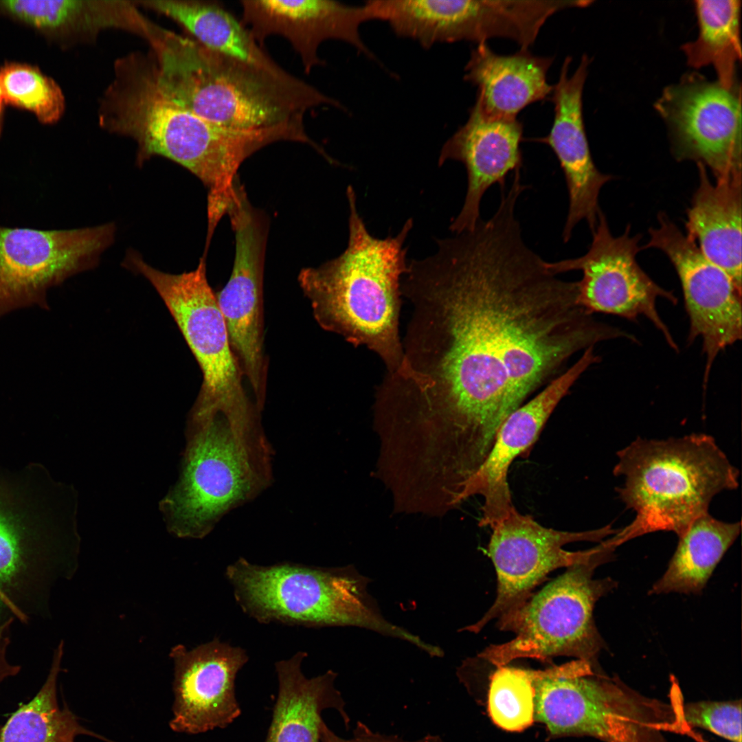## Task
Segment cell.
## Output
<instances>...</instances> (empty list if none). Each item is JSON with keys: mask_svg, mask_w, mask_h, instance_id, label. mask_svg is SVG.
<instances>
[{"mask_svg": "<svg viewBox=\"0 0 742 742\" xmlns=\"http://www.w3.org/2000/svg\"><path fill=\"white\" fill-rule=\"evenodd\" d=\"M321 742H443L438 736L428 734L418 740L407 741L396 736L383 735L372 732L361 722H358L350 739L340 738L324 723L322 728Z\"/></svg>", "mask_w": 742, "mask_h": 742, "instance_id": "cell-34", "label": "cell"}, {"mask_svg": "<svg viewBox=\"0 0 742 742\" xmlns=\"http://www.w3.org/2000/svg\"><path fill=\"white\" fill-rule=\"evenodd\" d=\"M74 488L42 464L0 471V627L50 616L56 583L76 566Z\"/></svg>", "mask_w": 742, "mask_h": 742, "instance_id": "cell-2", "label": "cell"}, {"mask_svg": "<svg viewBox=\"0 0 742 742\" xmlns=\"http://www.w3.org/2000/svg\"><path fill=\"white\" fill-rule=\"evenodd\" d=\"M0 8L28 24L46 30L66 29L86 34L90 23L89 1H2Z\"/></svg>", "mask_w": 742, "mask_h": 742, "instance_id": "cell-32", "label": "cell"}, {"mask_svg": "<svg viewBox=\"0 0 742 742\" xmlns=\"http://www.w3.org/2000/svg\"><path fill=\"white\" fill-rule=\"evenodd\" d=\"M571 58L565 59L559 80L553 87L552 100L554 120L549 134L538 139L554 153L564 174L569 195V209L562 237L567 243L574 227L585 220L594 230L600 212L598 197L602 187L612 176L602 173L592 157L587 139L583 114V91L589 60L581 63L569 76Z\"/></svg>", "mask_w": 742, "mask_h": 742, "instance_id": "cell-21", "label": "cell"}, {"mask_svg": "<svg viewBox=\"0 0 742 742\" xmlns=\"http://www.w3.org/2000/svg\"><path fill=\"white\" fill-rule=\"evenodd\" d=\"M658 223L646 247L664 253L677 273L690 321L688 341L702 340L706 385L717 355L741 339V290L666 215L660 214Z\"/></svg>", "mask_w": 742, "mask_h": 742, "instance_id": "cell-17", "label": "cell"}, {"mask_svg": "<svg viewBox=\"0 0 742 742\" xmlns=\"http://www.w3.org/2000/svg\"><path fill=\"white\" fill-rule=\"evenodd\" d=\"M655 108L679 158L708 166L716 178L741 172L740 86L728 89L690 73L666 87Z\"/></svg>", "mask_w": 742, "mask_h": 742, "instance_id": "cell-15", "label": "cell"}, {"mask_svg": "<svg viewBox=\"0 0 742 742\" xmlns=\"http://www.w3.org/2000/svg\"><path fill=\"white\" fill-rule=\"evenodd\" d=\"M0 91L3 101L33 112L45 123L58 120L65 102L59 87L37 69L10 64L0 70Z\"/></svg>", "mask_w": 742, "mask_h": 742, "instance_id": "cell-31", "label": "cell"}, {"mask_svg": "<svg viewBox=\"0 0 742 742\" xmlns=\"http://www.w3.org/2000/svg\"><path fill=\"white\" fill-rule=\"evenodd\" d=\"M740 531V521H722L708 512L697 517L678 537L666 570L649 594L700 593Z\"/></svg>", "mask_w": 742, "mask_h": 742, "instance_id": "cell-27", "label": "cell"}, {"mask_svg": "<svg viewBox=\"0 0 742 742\" xmlns=\"http://www.w3.org/2000/svg\"><path fill=\"white\" fill-rule=\"evenodd\" d=\"M225 577L247 615L263 624L306 627L354 626L420 647L422 640L386 620L368 592L370 579L353 566L290 562L260 565L240 557Z\"/></svg>", "mask_w": 742, "mask_h": 742, "instance_id": "cell-8", "label": "cell"}, {"mask_svg": "<svg viewBox=\"0 0 742 742\" xmlns=\"http://www.w3.org/2000/svg\"><path fill=\"white\" fill-rule=\"evenodd\" d=\"M241 5L243 22L253 38L262 43L272 34L286 38L300 56L306 73L324 65L318 48L327 40L345 42L377 60L360 34L361 25L374 20L366 2L357 6L327 0H247Z\"/></svg>", "mask_w": 742, "mask_h": 742, "instance_id": "cell-20", "label": "cell"}, {"mask_svg": "<svg viewBox=\"0 0 742 742\" xmlns=\"http://www.w3.org/2000/svg\"><path fill=\"white\" fill-rule=\"evenodd\" d=\"M454 234L409 261L401 280L411 306L403 394L431 438L482 460L510 414L618 330L580 306L577 281L550 272L526 245L513 205Z\"/></svg>", "mask_w": 742, "mask_h": 742, "instance_id": "cell-1", "label": "cell"}, {"mask_svg": "<svg viewBox=\"0 0 742 742\" xmlns=\"http://www.w3.org/2000/svg\"><path fill=\"white\" fill-rule=\"evenodd\" d=\"M235 234V257L230 278L216 294L232 352L263 409L267 361L264 352L263 277L266 226L246 198L229 210Z\"/></svg>", "mask_w": 742, "mask_h": 742, "instance_id": "cell-16", "label": "cell"}, {"mask_svg": "<svg viewBox=\"0 0 742 742\" xmlns=\"http://www.w3.org/2000/svg\"><path fill=\"white\" fill-rule=\"evenodd\" d=\"M552 61L523 49L499 55L483 43L472 50L464 77L477 88V100L486 113L517 118L526 106L552 93L547 73Z\"/></svg>", "mask_w": 742, "mask_h": 742, "instance_id": "cell-24", "label": "cell"}, {"mask_svg": "<svg viewBox=\"0 0 742 742\" xmlns=\"http://www.w3.org/2000/svg\"><path fill=\"white\" fill-rule=\"evenodd\" d=\"M699 32L697 38L682 49L694 68L712 65L718 82L728 89L739 86L737 63L741 58L740 42L741 1H695Z\"/></svg>", "mask_w": 742, "mask_h": 742, "instance_id": "cell-28", "label": "cell"}, {"mask_svg": "<svg viewBox=\"0 0 742 742\" xmlns=\"http://www.w3.org/2000/svg\"><path fill=\"white\" fill-rule=\"evenodd\" d=\"M175 663V701L171 729L199 734L231 723L240 713L235 679L248 661L245 649L218 638L188 650L178 644Z\"/></svg>", "mask_w": 742, "mask_h": 742, "instance_id": "cell-19", "label": "cell"}, {"mask_svg": "<svg viewBox=\"0 0 742 742\" xmlns=\"http://www.w3.org/2000/svg\"><path fill=\"white\" fill-rule=\"evenodd\" d=\"M614 469L624 479L616 489L636 513L611 538L616 548L641 535L671 531L679 537L712 498L739 486V471L710 436L693 434L666 440L637 438L617 453Z\"/></svg>", "mask_w": 742, "mask_h": 742, "instance_id": "cell-5", "label": "cell"}, {"mask_svg": "<svg viewBox=\"0 0 742 742\" xmlns=\"http://www.w3.org/2000/svg\"><path fill=\"white\" fill-rule=\"evenodd\" d=\"M522 138L523 126L517 118L489 115L476 99L467 121L445 142L438 157L439 166L456 161L466 172L465 199L450 224L452 233L473 230L480 220V203L486 190L494 184L504 188L507 175L521 168Z\"/></svg>", "mask_w": 742, "mask_h": 742, "instance_id": "cell-22", "label": "cell"}, {"mask_svg": "<svg viewBox=\"0 0 742 742\" xmlns=\"http://www.w3.org/2000/svg\"><path fill=\"white\" fill-rule=\"evenodd\" d=\"M491 529L488 555L496 571L497 596L484 616L462 631L479 633L492 620L521 605L550 572L587 561L605 546L603 541L588 550L567 551L565 544L597 542L617 532L610 525L582 532L557 530L516 508Z\"/></svg>", "mask_w": 742, "mask_h": 742, "instance_id": "cell-13", "label": "cell"}, {"mask_svg": "<svg viewBox=\"0 0 742 742\" xmlns=\"http://www.w3.org/2000/svg\"><path fill=\"white\" fill-rule=\"evenodd\" d=\"M136 3L175 20L208 49L270 72L284 71L258 47L247 27L218 5L189 0Z\"/></svg>", "mask_w": 742, "mask_h": 742, "instance_id": "cell-26", "label": "cell"}, {"mask_svg": "<svg viewBox=\"0 0 742 742\" xmlns=\"http://www.w3.org/2000/svg\"><path fill=\"white\" fill-rule=\"evenodd\" d=\"M346 196V248L319 267L302 269L298 282L323 329L367 346L393 372L403 359L398 334L401 282L407 271L405 243L413 220L406 221L395 236L376 238L359 212L352 186L347 187Z\"/></svg>", "mask_w": 742, "mask_h": 742, "instance_id": "cell-3", "label": "cell"}, {"mask_svg": "<svg viewBox=\"0 0 742 742\" xmlns=\"http://www.w3.org/2000/svg\"><path fill=\"white\" fill-rule=\"evenodd\" d=\"M614 548H605L587 561L574 565L534 593L519 606L497 618V627L513 632L511 640L491 644L477 656L497 667L520 658L543 662L567 656L589 662L594 668L605 642L596 627V602L617 583L609 577L596 579L595 570L609 561Z\"/></svg>", "mask_w": 742, "mask_h": 742, "instance_id": "cell-9", "label": "cell"}, {"mask_svg": "<svg viewBox=\"0 0 742 742\" xmlns=\"http://www.w3.org/2000/svg\"><path fill=\"white\" fill-rule=\"evenodd\" d=\"M588 662L576 660L545 670L502 666L490 677L488 710L493 723L504 730L520 732L535 721L536 682L553 675L582 676L595 673Z\"/></svg>", "mask_w": 742, "mask_h": 742, "instance_id": "cell-29", "label": "cell"}, {"mask_svg": "<svg viewBox=\"0 0 742 742\" xmlns=\"http://www.w3.org/2000/svg\"><path fill=\"white\" fill-rule=\"evenodd\" d=\"M535 720L551 737L589 736L605 742H666L679 731L675 704L644 697L600 672L548 676L536 682Z\"/></svg>", "mask_w": 742, "mask_h": 742, "instance_id": "cell-10", "label": "cell"}, {"mask_svg": "<svg viewBox=\"0 0 742 742\" xmlns=\"http://www.w3.org/2000/svg\"><path fill=\"white\" fill-rule=\"evenodd\" d=\"M159 85L183 106L227 128L303 125L304 112L339 101L285 71L273 73L168 31L154 44Z\"/></svg>", "mask_w": 742, "mask_h": 742, "instance_id": "cell-4", "label": "cell"}, {"mask_svg": "<svg viewBox=\"0 0 742 742\" xmlns=\"http://www.w3.org/2000/svg\"><path fill=\"white\" fill-rule=\"evenodd\" d=\"M307 655L298 651L275 664L278 695L267 742H321L325 723L322 712L328 708L337 710L346 725L349 722L345 702L335 686L337 673L330 670L307 678L301 669Z\"/></svg>", "mask_w": 742, "mask_h": 742, "instance_id": "cell-25", "label": "cell"}, {"mask_svg": "<svg viewBox=\"0 0 742 742\" xmlns=\"http://www.w3.org/2000/svg\"><path fill=\"white\" fill-rule=\"evenodd\" d=\"M63 653L61 640L42 687L9 718L1 730L0 742H74L77 735L90 734L68 708H60L58 703L56 684Z\"/></svg>", "mask_w": 742, "mask_h": 742, "instance_id": "cell-30", "label": "cell"}, {"mask_svg": "<svg viewBox=\"0 0 742 742\" xmlns=\"http://www.w3.org/2000/svg\"><path fill=\"white\" fill-rule=\"evenodd\" d=\"M115 226L41 230L0 225V319L15 311L48 309L47 293L94 267Z\"/></svg>", "mask_w": 742, "mask_h": 742, "instance_id": "cell-12", "label": "cell"}, {"mask_svg": "<svg viewBox=\"0 0 742 742\" xmlns=\"http://www.w3.org/2000/svg\"><path fill=\"white\" fill-rule=\"evenodd\" d=\"M128 267L144 276L159 293L201 370L203 383L189 419L199 420L216 412L244 415L262 411L244 387L245 378L207 280L205 258L195 269L179 274L159 271L138 254L131 258Z\"/></svg>", "mask_w": 742, "mask_h": 742, "instance_id": "cell-11", "label": "cell"}, {"mask_svg": "<svg viewBox=\"0 0 742 742\" xmlns=\"http://www.w3.org/2000/svg\"><path fill=\"white\" fill-rule=\"evenodd\" d=\"M699 185L687 212L686 234L741 290V172L712 183L697 163Z\"/></svg>", "mask_w": 742, "mask_h": 742, "instance_id": "cell-23", "label": "cell"}, {"mask_svg": "<svg viewBox=\"0 0 742 742\" xmlns=\"http://www.w3.org/2000/svg\"><path fill=\"white\" fill-rule=\"evenodd\" d=\"M3 99L1 91H0V132H1V124H2V116H3V115H2V110H3L2 105H3Z\"/></svg>", "mask_w": 742, "mask_h": 742, "instance_id": "cell-35", "label": "cell"}, {"mask_svg": "<svg viewBox=\"0 0 742 742\" xmlns=\"http://www.w3.org/2000/svg\"><path fill=\"white\" fill-rule=\"evenodd\" d=\"M101 126L133 139L138 165L161 156L184 167L205 187L221 181L240 154L238 131L189 111L157 82L154 61L131 55L117 60L100 109Z\"/></svg>", "mask_w": 742, "mask_h": 742, "instance_id": "cell-7", "label": "cell"}, {"mask_svg": "<svg viewBox=\"0 0 742 742\" xmlns=\"http://www.w3.org/2000/svg\"><path fill=\"white\" fill-rule=\"evenodd\" d=\"M597 362L591 350L584 351L570 368L505 420L489 453L461 497L462 503L474 495L483 497L480 526L491 528L515 508L508 482L510 466L535 442L560 401L583 372Z\"/></svg>", "mask_w": 742, "mask_h": 742, "instance_id": "cell-18", "label": "cell"}, {"mask_svg": "<svg viewBox=\"0 0 742 742\" xmlns=\"http://www.w3.org/2000/svg\"><path fill=\"white\" fill-rule=\"evenodd\" d=\"M592 232V241L584 255L546 262L549 271L556 275L581 271L582 278L577 281L578 302L587 312L618 315L631 321L644 316L662 333L668 345L677 350L656 306L660 297L673 304H677V297L657 284L638 265L640 236H631L629 226L621 236H613L601 211Z\"/></svg>", "mask_w": 742, "mask_h": 742, "instance_id": "cell-14", "label": "cell"}, {"mask_svg": "<svg viewBox=\"0 0 742 742\" xmlns=\"http://www.w3.org/2000/svg\"><path fill=\"white\" fill-rule=\"evenodd\" d=\"M177 484L160 503L168 528L201 539L229 511L251 500L272 479V449L260 416L217 412L188 425Z\"/></svg>", "mask_w": 742, "mask_h": 742, "instance_id": "cell-6", "label": "cell"}, {"mask_svg": "<svg viewBox=\"0 0 742 742\" xmlns=\"http://www.w3.org/2000/svg\"><path fill=\"white\" fill-rule=\"evenodd\" d=\"M682 731L701 728L719 737L741 742V701H697L684 704L678 687L673 690Z\"/></svg>", "mask_w": 742, "mask_h": 742, "instance_id": "cell-33", "label": "cell"}]
</instances>
